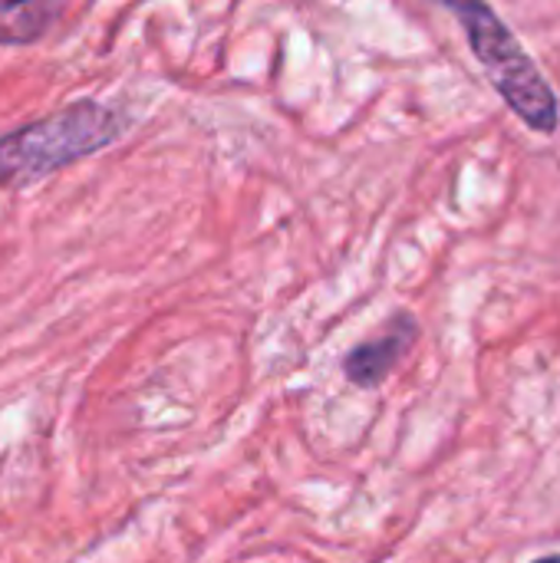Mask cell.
I'll return each mask as SVG.
<instances>
[{
    "label": "cell",
    "mask_w": 560,
    "mask_h": 563,
    "mask_svg": "<svg viewBox=\"0 0 560 563\" xmlns=\"http://www.w3.org/2000/svg\"><path fill=\"white\" fill-rule=\"evenodd\" d=\"M129 115L96 99L69 102L53 115L0 135V188H26L122 139Z\"/></svg>",
    "instance_id": "6da1fadb"
},
{
    "label": "cell",
    "mask_w": 560,
    "mask_h": 563,
    "mask_svg": "<svg viewBox=\"0 0 560 563\" xmlns=\"http://www.w3.org/2000/svg\"><path fill=\"white\" fill-rule=\"evenodd\" d=\"M465 30V40L482 63L488 82L505 99V106L535 132L554 135L560 125L558 92L545 79L535 56L512 33V26L488 3H449Z\"/></svg>",
    "instance_id": "7a4b0ae2"
},
{
    "label": "cell",
    "mask_w": 560,
    "mask_h": 563,
    "mask_svg": "<svg viewBox=\"0 0 560 563\" xmlns=\"http://www.w3.org/2000/svg\"><path fill=\"white\" fill-rule=\"evenodd\" d=\"M419 340V323L413 313H396L373 340H363L343 356V376L356 389H376L406 360Z\"/></svg>",
    "instance_id": "3957f363"
},
{
    "label": "cell",
    "mask_w": 560,
    "mask_h": 563,
    "mask_svg": "<svg viewBox=\"0 0 560 563\" xmlns=\"http://www.w3.org/2000/svg\"><path fill=\"white\" fill-rule=\"evenodd\" d=\"M59 16H63V3L53 0L0 3V46H30L43 40Z\"/></svg>",
    "instance_id": "277c9868"
},
{
    "label": "cell",
    "mask_w": 560,
    "mask_h": 563,
    "mask_svg": "<svg viewBox=\"0 0 560 563\" xmlns=\"http://www.w3.org/2000/svg\"><path fill=\"white\" fill-rule=\"evenodd\" d=\"M535 563H560V554H551V558H538Z\"/></svg>",
    "instance_id": "5b68a950"
}]
</instances>
